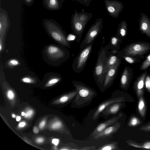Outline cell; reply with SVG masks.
Returning <instances> with one entry per match:
<instances>
[{"label": "cell", "mask_w": 150, "mask_h": 150, "mask_svg": "<svg viewBox=\"0 0 150 150\" xmlns=\"http://www.w3.org/2000/svg\"><path fill=\"white\" fill-rule=\"evenodd\" d=\"M102 18H97L93 24L90 27L84 39L81 43L80 48L81 50L84 48L91 42L100 33L103 26Z\"/></svg>", "instance_id": "5b68a950"}, {"label": "cell", "mask_w": 150, "mask_h": 150, "mask_svg": "<svg viewBox=\"0 0 150 150\" xmlns=\"http://www.w3.org/2000/svg\"><path fill=\"white\" fill-rule=\"evenodd\" d=\"M76 37L74 34H69L67 37L66 39L68 42L74 41L76 40Z\"/></svg>", "instance_id": "d590c367"}, {"label": "cell", "mask_w": 150, "mask_h": 150, "mask_svg": "<svg viewBox=\"0 0 150 150\" xmlns=\"http://www.w3.org/2000/svg\"><path fill=\"white\" fill-rule=\"evenodd\" d=\"M52 144L55 146H57L59 142V140L57 139H53L52 141Z\"/></svg>", "instance_id": "f35d334b"}, {"label": "cell", "mask_w": 150, "mask_h": 150, "mask_svg": "<svg viewBox=\"0 0 150 150\" xmlns=\"http://www.w3.org/2000/svg\"><path fill=\"white\" fill-rule=\"evenodd\" d=\"M123 58L125 61L130 64L135 63L140 61L138 58L126 55L124 56Z\"/></svg>", "instance_id": "d4e9b609"}, {"label": "cell", "mask_w": 150, "mask_h": 150, "mask_svg": "<svg viewBox=\"0 0 150 150\" xmlns=\"http://www.w3.org/2000/svg\"><path fill=\"white\" fill-rule=\"evenodd\" d=\"M21 114L22 116H24L25 115V113L24 112H22Z\"/></svg>", "instance_id": "ee69618b"}, {"label": "cell", "mask_w": 150, "mask_h": 150, "mask_svg": "<svg viewBox=\"0 0 150 150\" xmlns=\"http://www.w3.org/2000/svg\"><path fill=\"white\" fill-rule=\"evenodd\" d=\"M122 105L121 102L112 103L107 107L102 112L106 115L116 114L118 112Z\"/></svg>", "instance_id": "2e32d148"}, {"label": "cell", "mask_w": 150, "mask_h": 150, "mask_svg": "<svg viewBox=\"0 0 150 150\" xmlns=\"http://www.w3.org/2000/svg\"><path fill=\"white\" fill-rule=\"evenodd\" d=\"M32 0H25V1L28 3L30 2Z\"/></svg>", "instance_id": "bcb514c9"}, {"label": "cell", "mask_w": 150, "mask_h": 150, "mask_svg": "<svg viewBox=\"0 0 150 150\" xmlns=\"http://www.w3.org/2000/svg\"><path fill=\"white\" fill-rule=\"evenodd\" d=\"M139 98V99L138 105V110L141 116L144 117L146 112L145 103L142 96H141Z\"/></svg>", "instance_id": "ac0fdd59"}, {"label": "cell", "mask_w": 150, "mask_h": 150, "mask_svg": "<svg viewBox=\"0 0 150 150\" xmlns=\"http://www.w3.org/2000/svg\"><path fill=\"white\" fill-rule=\"evenodd\" d=\"M132 69L127 66L125 67L120 78V86L122 88L127 87L132 79Z\"/></svg>", "instance_id": "7c38bea8"}, {"label": "cell", "mask_w": 150, "mask_h": 150, "mask_svg": "<svg viewBox=\"0 0 150 150\" xmlns=\"http://www.w3.org/2000/svg\"></svg>", "instance_id": "c3c4849f"}, {"label": "cell", "mask_w": 150, "mask_h": 150, "mask_svg": "<svg viewBox=\"0 0 150 150\" xmlns=\"http://www.w3.org/2000/svg\"><path fill=\"white\" fill-rule=\"evenodd\" d=\"M120 41V39L118 36L112 37L110 40V43L112 46L115 47H117Z\"/></svg>", "instance_id": "f546056e"}, {"label": "cell", "mask_w": 150, "mask_h": 150, "mask_svg": "<svg viewBox=\"0 0 150 150\" xmlns=\"http://www.w3.org/2000/svg\"><path fill=\"white\" fill-rule=\"evenodd\" d=\"M122 116V114L120 113L119 116L112 118L99 124L94 129L92 133L93 137L110 125L116 122Z\"/></svg>", "instance_id": "8fae6325"}, {"label": "cell", "mask_w": 150, "mask_h": 150, "mask_svg": "<svg viewBox=\"0 0 150 150\" xmlns=\"http://www.w3.org/2000/svg\"><path fill=\"white\" fill-rule=\"evenodd\" d=\"M106 9L112 17L116 18L118 17L123 8L122 4L115 0H105Z\"/></svg>", "instance_id": "52a82bcc"}, {"label": "cell", "mask_w": 150, "mask_h": 150, "mask_svg": "<svg viewBox=\"0 0 150 150\" xmlns=\"http://www.w3.org/2000/svg\"><path fill=\"white\" fill-rule=\"evenodd\" d=\"M76 1L80 4H83L85 6L88 7L91 2V0H75Z\"/></svg>", "instance_id": "1f68e13d"}, {"label": "cell", "mask_w": 150, "mask_h": 150, "mask_svg": "<svg viewBox=\"0 0 150 150\" xmlns=\"http://www.w3.org/2000/svg\"><path fill=\"white\" fill-rule=\"evenodd\" d=\"M140 30L150 38V22L146 16L142 15L140 23Z\"/></svg>", "instance_id": "5bb4252c"}, {"label": "cell", "mask_w": 150, "mask_h": 150, "mask_svg": "<svg viewBox=\"0 0 150 150\" xmlns=\"http://www.w3.org/2000/svg\"><path fill=\"white\" fill-rule=\"evenodd\" d=\"M6 95L8 98L10 100L13 99L15 97V94L11 90H9L7 91Z\"/></svg>", "instance_id": "4dcf8cb0"}, {"label": "cell", "mask_w": 150, "mask_h": 150, "mask_svg": "<svg viewBox=\"0 0 150 150\" xmlns=\"http://www.w3.org/2000/svg\"><path fill=\"white\" fill-rule=\"evenodd\" d=\"M147 72L146 70L137 79L135 83V88L137 96L139 97L143 95L145 80Z\"/></svg>", "instance_id": "4fadbf2b"}, {"label": "cell", "mask_w": 150, "mask_h": 150, "mask_svg": "<svg viewBox=\"0 0 150 150\" xmlns=\"http://www.w3.org/2000/svg\"><path fill=\"white\" fill-rule=\"evenodd\" d=\"M120 125V123L117 122L114 125L109 126L96 135L93 138L95 139H98L110 136L117 131Z\"/></svg>", "instance_id": "30bf717a"}, {"label": "cell", "mask_w": 150, "mask_h": 150, "mask_svg": "<svg viewBox=\"0 0 150 150\" xmlns=\"http://www.w3.org/2000/svg\"><path fill=\"white\" fill-rule=\"evenodd\" d=\"M117 33L122 37H125L127 33V25L125 22L123 21L119 25Z\"/></svg>", "instance_id": "d6986e66"}, {"label": "cell", "mask_w": 150, "mask_h": 150, "mask_svg": "<svg viewBox=\"0 0 150 150\" xmlns=\"http://www.w3.org/2000/svg\"><path fill=\"white\" fill-rule=\"evenodd\" d=\"M107 59L105 49L103 48H101L98 53L93 74L95 81L99 86H103L105 76L104 69Z\"/></svg>", "instance_id": "3957f363"}, {"label": "cell", "mask_w": 150, "mask_h": 150, "mask_svg": "<svg viewBox=\"0 0 150 150\" xmlns=\"http://www.w3.org/2000/svg\"><path fill=\"white\" fill-rule=\"evenodd\" d=\"M33 132L35 134H37L39 132V129L36 127H34L33 129Z\"/></svg>", "instance_id": "b9f144b4"}, {"label": "cell", "mask_w": 150, "mask_h": 150, "mask_svg": "<svg viewBox=\"0 0 150 150\" xmlns=\"http://www.w3.org/2000/svg\"><path fill=\"white\" fill-rule=\"evenodd\" d=\"M35 141L38 143H41L44 141V139L43 138L39 137L36 139Z\"/></svg>", "instance_id": "ab89813d"}, {"label": "cell", "mask_w": 150, "mask_h": 150, "mask_svg": "<svg viewBox=\"0 0 150 150\" xmlns=\"http://www.w3.org/2000/svg\"><path fill=\"white\" fill-rule=\"evenodd\" d=\"M63 127V124L61 121L57 120L53 123L50 125V127L53 129H59Z\"/></svg>", "instance_id": "4316f807"}, {"label": "cell", "mask_w": 150, "mask_h": 150, "mask_svg": "<svg viewBox=\"0 0 150 150\" xmlns=\"http://www.w3.org/2000/svg\"><path fill=\"white\" fill-rule=\"evenodd\" d=\"M144 85L146 90L150 92V75L147 74L145 78Z\"/></svg>", "instance_id": "f1b7e54d"}, {"label": "cell", "mask_w": 150, "mask_h": 150, "mask_svg": "<svg viewBox=\"0 0 150 150\" xmlns=\"http://www.w3.org/2000/svg\"><path fill=\"white\" fill-rule=\"evenodd\" d=\"M72 83L77 91V95L74 102L79 105L90 101L97 95L96 92L92 88L79 81L74 80Z\"/></svg>", "instance_id": "7a4b0ae2"}, {"label": "cell", "mask_w": 150, "mask_h": 150, "mask_svg": "<svg viewBox=\"0 0 150 150\" xmlns=\"http://www.w3.org/2000/svg\"><path fill=\"white\" fill-rule=\"evenodd\" d=\"M92 16V13L85 12L83 9L79 12L75 10L71 23L73 33L76 37V40L77 42H80L85 27Z\"/></svg>", "instance_id": "6da1fadb"}, {"label": "cell", "mask_w": 150, "mask_h": 150, "mask_svg": "<svg viewBox=\"0 0 150 150\" xmlns=\"http://www.w3.org/2000/svg\"><path fill=\"white\" fill-rule=\"evenodd\" d=\"M124 100V98L123 97H120L104 101L99 105L94 113L92 118L93 120L96 119L106 107L110 104L115 103L121 102Z\"/></svg>", "instance_id": "9c48e42d"}, {"label": "cell", "mask_w": 150, "mask_h": 150, "mask_svg": "<svg viewBox=\"0 0 150 150\" xmlns=\"http://www.w3.org/2000/svg\"><path fill=\"white\" fill-rule=\"evenodd\" d=\"M48 7L51 9H57L59 7L57 0H45Z\"/></svg>", "instance_id": "44dd1931"}, {"label": "cell", "mask_w": 150, "mask_h": 150, "mask_svg": "<svg viewBox=\"0 0 150 150\" xmlns=\"http://www.w3.org/2000/svg\"><path fill=\"white\" fill-rule=\"evenodd\" d=\"M21 81L23 83H33L34 82V81L32 78L27 77L23 78L21 79Z\"/></svg>", "instance_id": "d6a6232c"}, {"label": "cell", "mask_w": 150, "mask_h": 150, "mask_svg": "<svg viewBox=\"0 0 150 150\" xmlns=\"http://www.w3.org/2000/svg\"><path fill=\"white\" fill-rule=\"evenodd\" d=\"M26 123L25 122H22L20 123L18 125V127H23L25 126Z\"/></svg>", "instance_id": "60d3db41"}, {"label": "cell", "mask_w": 150, "mask_h": 150, "mask_svg": "<svg viewBox=\"0 0 150 150\" xmlns=\"http://www.w3.org/2000/svg\"><path fill=\"white\" fill-rule=\"evenodd\" d=\"M60 80L59 78H54L49 80L45 85V87H50L56 84Z\"/></svg>", "instance_id": "83f0119b"}, {"label": "cell", "mask_w": 150, "mask_h": 150, "mask_svg": "<svg viewBox=\"0 0 150 150\" xmlns=\"http://www.w3.org/2000/svg\"><path fill=\"white\" fill-rule=\"evenodd\" d=\"M46 124V121L45 120H42L39 123V128L41 129H42L45 127Z\"/></svg>", "instance_id": "74e56055"}, {"label": "cell", "mask_w": 150, "mask_h": 150, "mask_svg": "<svg viewBox=\"0 0 150 150\" xmlns=\"http://www.w3.org/2000/svg\"><path fill=\"white\" fill-rule=\"evenodd\" d=\"M117 144L113 143L105 145L100 147L98 149L100 150H112L117 149Z\"/></svg>", "instance_id": "603a6c76"}, {"label": "cell", "mask_w": 150, "mask_h": 150, "mask_svg": "<svg viewBox=\"0 0 150 150\" xmlns=\"http://www.w3.org/2000/svg\"><path fill=\"white\" fill-rule=\"evenodd\" d=\"M93 42L83 49L74 59L72 68L75 72L79 73L83 69L91 54Z\"/></svg>", "instance_id": "8992f818"}, {"label": "cell", "mask_w": 150, "mask_h": 150, "mask_svg": "<svg viewBox=\"0 0 150 150\" xmlns=\"http://www.w3.org/2000/svg\"><path fill=\"white\" fill-rule=\"evenodd\" d=\"M51 35L54 39L60 42L63 45L69 46V44L65 38L64 35L56 27V30H53L51 31Z\"/></svg>", "instance_id": "9a60e30c"}, {"label": "cell", "mask_w": 150, "mask_h": 150, "mask_svg": "<svg viewBox=\"0 0 150 150\" xmlns=\"http://www.w3.org/2000/svg\"><path fill=\"white\" fill-rule=\"evenodd\" d=\"M15 117H16V115L15 114H13L12 115V117L13 118H14Z\"/></svg>", "instance_id": "f6af8a7d"}, {"label": "cell", "mask_w": 150, "mask_h": 150, "mask_svg": "<svg viewBox=\"0 0 150 150\" xmlns=\"http://www.w3.org/2000/svg\"><path fill=\"white\" fill-rule=\"evenodd\" d=\"M19 64V62L15 59H11L8 62V65L11 66H15L18 65Z\"/></svg>", "instance_id": "836d02e7"}, {"label": "cell", "mask_w": 150, "mask_h": 150, "mask_svg": "<svg viewBox=\"0 0 150 150\" xmlns=\"http://www.w3.org/2000/svg\"><path fill=\"white\" fill-rule=\"evenodd\" d=\"M21 119V117L20 116H17L16 117V120L17 121H19Z\"/></svg>", "instance_id": "7bdbcfd3"}, {"label": "cell", "mask_w": 150, "mask_h": 150, "mask_svg": "<svg viewBox=\"0 0 150 150\" xmlns=\"http://www.w3.org/2000/svg\"><path fill=\"white\" fill-rule=\"evenodd\" d=\"M33 113L34 111L33 110L31 109L28 110L25 113L24 117L25 118H29L32 116Z\"/></svg>", "instance_id": "e575fe53"}, {"label": "cell", "mask_w": 150, "mask_h": 150, "mask_svg": "<svg viewBox=\"0 0 150 150\" xmlns=\"http://www.w3.org/2000/svg\"><path fill=\"white\" fill-rule=\"evenodd\" d=\"M141 122L139 119L137 117H133L131 118L128 125L130 127H134L140 124Z\"/></svg>", "instance_id": "484cf974"}, {"label": "cell", "mask_w": 150, "mask_h": 150, "mask_svg": "<svg viewBox=\"0 0 150 150\" xmlns=\"http://www.w3.org/2000/svg\"><path fill=\"white\" fill-rule=\"evenodd\" d=\"M150 66V52L145 60L143 62L139 69L142 70H146Z\"/></svg>", "instance_id": "cb8c5ba5"}, {"label": "cell", "mask_w": 150, "mask_h": 150, "mask_svg": "<svg viewBox=\"0 0 150 150\" xmlns=\"http://www.w3.org/2000/svg\"><path fill=\"white\" fill-rule=\"evenodd\" d=\"M47 51L50 55L57 54H64V52H63L59 48L53 45H50L47 48Z\"/></svg>", "instance_id": "ffe728a7"}, {"label": "cell", "mask_w": 150, "mask_h": 150, "mask_svg": "<svg viewBox=\"0 0 150 150\" xmlns=\"http://www.w3.org/2000/svg\"><path fill=\"white\" fill-rule=\"evenodd\" d=\"M1 49H2V46H1V43H0V51H1Z\"/></svg>", "instance_id": "7dc6e473"}, {"label": "cell", "mask_w": 150, "mask_h": 150, "mask_svg": "<svg viewBox=\"0 0 150 150\" xmlns=\"http://www.w3.org/2000/svg\"><path fill=\"white\" fill-rule=\"evenodd\" d=\"M140 129L145 131H150V124L142 126L140 128Z\"/></svg>", "instance_id": "8d00e7d4"}, {"label": "cell", "mask_w": 150, "mask_h": 150, "mask_svg": "<svg viewBox=\"0 0 150 150\" xmlns=\"http://www.w3.org/2000/svg\"><path fill=\"white\" fill-rule=\"evenodd\" d=\"M128 143L129 146L135 147L150 149V142H146L142 145H139L131 142H128Z\"/></svg>", "instance_id": "7402d4cb"}, {"label": "cell", "mask_w": 150, "mask_h": 150, "mask_svg": "<svg viewBox=\"0 0 150 150\" xmlns=\"http://www.w3.org/2000/svg\"><path fill=\"white\" fill-rule=\"evenodd\" d=\"M150 51V43L139 42L127 45L122 50L124 55L137 58H144L143 55Z\"/></svg>", "instance_id": "277c9868"}, {"label": "cell", "mask_w": 150, "mask_h": 150, "mask_svg": "<svg viewBox=\"0 0 150 150\" xmlns=\"http://www.w3.org/2000/svg\"><path fill=\"white\" fill-rule=\"evenodd\" d=\"M121 58L116 55H112L108 57V59L105 66V67L104 71L106 74L108 69L112 66L114 65Z\"/></svg>", "instance_id": "e0dca14e"}, {"label": "cell", "mask_w": 150, "mask_h": 150, "mask_svg": "<svg viewBox=\"0 0 150 150\" xmlns=\"http://www.w3.org/2000/svg\"><path fill=\"white\" fill-rule=\"evenodd\" d=\"M121 62L120 59L114 65L110 68L107 71L105 78L103 87L107 88L112 83L116 76Z\"/></svg>", "instance_id": "ba28073f"}]
</instances>
